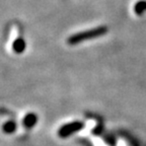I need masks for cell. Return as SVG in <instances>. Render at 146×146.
I'll return each instance as SVG.
<instances>
[{"instance_id":"1","label":"cell","mask_w":146,"mask_h":146,"mask_svg":"<svg viewBox=\"0 0 146 146\" xmlns=\"http://www.w3.org/2000/svg\"><path fill=\"white\" fill-rule=\"evenodd\" d=\"M108 31H109L108 27L102 25V27H94V29H90V30L79 32V33H77V34H74L69 36L68 40H67V43L71 46L78 45V44L83 43V42L87 41V40L96 39V38L105 36L108 33Z\"/></svg>"},{"instance_id":"2","label":"cell","mask_w":146,"mask_h":146,"mask_svg":"<svg viewBox=\"0 0 146 146\" xmlns=\"http://www.w3.org/2000/svg\"><path fill=\"white\" fill-rule=\"evenodd\" d=\"M85 124L81 121H74L70 123L64 124L58 130V136L61 138H68L71 135H74L84 128Z\"/></svg>"},{"instance_id":"3","label":"cell","mask_w":146,"mask_h":146,"mask_svg":"<svg viewBox=\"0 0 146 146\" xmlns=\"http://www.w3.org/2000/svg\"><path fill=\"white\" fill-rule=\"evenodd\" d=\"M38 116L35 113H27L23 118V126L27 129H32L38 124Z\"/></svg>"},{"instance_id":"4","label":"cell","mask_w":146,"mask_h":146,"mask_svg":"<svg viewBox=\"0 0 146 146\" xmlns=\"http://www.w3.org/2000/svg\"><path fill=\"white\" fill-rule=\"evenodd\" d=\"M27 49V42L23 38H16L12 43V51L15 54H21L23 53Z\"/></svg>"},{"instance_id":"5","label":"cell","mask_w":146,"mask_h":146,"mask_svg":"<svg viewBox=\"0 0 146 146\" xmlns=\"http://www.w3.org/2000/svg\"><path fill=\"white\" fill-rule=\"evenodd\" d=\"M17 129V124L13 120H8L2 125V131L5 134H13Z\"/></svg>"},{"instance_id":"6","label":"cell","mask_w":146,"mask_h":146,"mask_svg":"<svg viewBox=\"0 0 146 146\" xmlns=\"http://www.w3.org/2000/svg\"><path fill=\"white\" fill-rule=\"evenodd\" d=\"M134 12L136 15L141 16L146 12V0H140L135 3L134 5Z\"/></svg>"}]
</instances>
